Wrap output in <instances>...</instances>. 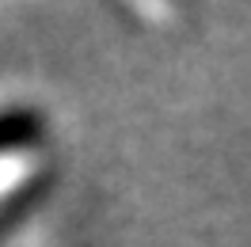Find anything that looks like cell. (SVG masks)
Instances as JSON below:
<instances>
[]
</instances>
